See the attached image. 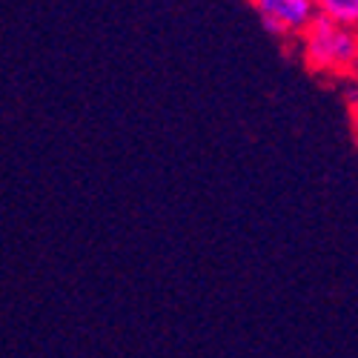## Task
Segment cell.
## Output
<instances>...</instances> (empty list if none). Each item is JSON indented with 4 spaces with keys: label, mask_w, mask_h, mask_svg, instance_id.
<instances>
[{
    "label": "cell",
    "mask_w": 358,
    "mask_h": 358,
    "mask_svg": "<svg viewBox=\"0 0 358 358\" xmlns=\"http://www.w3.org/2000/svg\"><path fill=\"white\" fill-rule=\"evenodd\" d=\"M304 64L321 75H344L358 66V32L330 17H318L301 38Z\"/></svg>",
    "instance_id": "1"
},
{
    "label": "cell",
    "mask_w": 358,
    "mask_h": 358,
    "mask_svg": "<svg viewBox=\"0 0 358 358\" xmlns=\"http://www.w3.org/2000/svg\"><path fill=\"white\" fill-rule=\"evenodd\" d=\"M318 9L324 17L358 32V0H318Z\"/></svg>",
    "instance_id": "3"
},
{
    "label": "cell",
    "mask_w": 358,
    "mask_h": 358,
    "mask_svg": "<svg viewBox=\"0 0 358 358\" xmlns=\"http://www.w3.org/2000/svg\"><path fill=\"white\" fill-rule=\"evenodd\" d=\"M261 26L275 38H304L307 29L321 17L318 0H250Z\"/></svg>",
    "instance_id": "2"
}]
</instances>
